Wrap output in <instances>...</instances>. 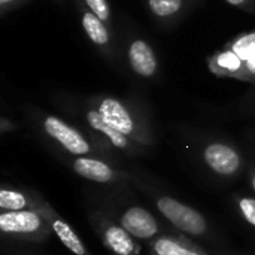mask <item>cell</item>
I'll return each mask as SVG.
<instances>
[{"mask_svg":"<svg viewBox=\"0 0 255 255\" xmlns=\"http://www.w3.org/2000/svg\"><path fill=\"white\" fill-rule=\"evenodd\" d=\"M79 115L84 123L82 126L85 127L84 131L114 160L117 158V155L120 158L121 157L131 158V157H139L145 154L146 151L145 148H142L140 145H137L136 142H133L131 139H128L118 130H115L112 126H109L103 120V117L94 108H91L87 102H84V106H81Z\"/></svg>","mask_w":255,"mask_h":255,"instance_id":"277c9868","label":"cell"},{"mask_svg":"<svg viewBox=\"0 0 255 255\" xmlns=\"http://www.w3.org/2000/svg\"><path fill=\"white\" fill-rule=\"evenodd\" d=\"M88 9H91L100 19H103L109 27L112 22V10L108 0H82Z\"/></svg>","mask_w":255,"mask_h":255,"instance_id":"d6986e66","label":"cell"},{"mask_svg":"<svg viewBox=\"0 0 255 255\" xmlns=\"http://www.w3.org/2000/svg\"><path fill=\"white\" fill-rule=\"evenodd\" d=\"M149 255H152V254H149Z\"/></svg>","mask_w":255,"mask_h":255,"instance_id":"cb8c5ba5","label":"cell"},{"mask_svg":"<svg viewBox=\"0 0 255 255\" xmlns=\"http://www.w3.org/2000/svg\"><path fill=\"white\" fill-rule=\"evenodd\" d=\"M233 203L236 206L238 214L244 218V221L255 229V197L245 194H235Z\"/></svg>","mask_w":255,"mask_h":255,"instance_id":"ac0fdd59","label":"cell"},{"mask_svg":"<svg viewBox=\"0 0 255 255\" xmlns=\"http://www.w3.org/2000/svg\"><path fill=\"white\" fill-rule=\"evenodd\" d=\"M227 1L229 4L235 6V7H239L245 12H255V0H224Z\"/></svg>","mask_w":255,"mask_h":255,"instance_id":"44dd1931","label":"cell"},{"mask_svg":"<svg viewBox=\"0 0 255 255\" xmlns=\"http://www.w3.org/2000/svg\"><path fill=\"white\" fill-rule=\"evenodd\" d=\"M226 46L235 51L242 61V73L239 81L255 84V28L239 33L227 42Z\"/></svg>","mask_w":255,"mask_h":255,"instance_id":"5bb4252c","label":"cell"},{"mask_svg":"<svg viewBox=\"0 0 255 255\" xmlns=\"http://www.w3.org/2000/svg\"><path fill=\"white\" fill-rule=\"evenodd\" d=\"M199 155L206 169L221 178V179H235L245 169V158L239 148L226 140V139H211L202 143Z\"/></svg>","mask_w":255,"mask_h":255,"instance_id":"8992f818","label":"cell"},{"mask_svg":"<svg viewBox=\"0 0 255 255\" xmlns=\"http://www.w3.org/2000/svg\"><path fill=\"white\" fill-rule=\"evenodd\" d=\"M188 0H146L151 15L160 22L176 21L187 9Z\"/></svg>","mask_w":255,"mask_h":255,"instance_id":"e0dca14e","label":"cell"},{"mask_svg":"<svg viewBox=\"0 0 255 255\" xmlns=\"http://www.w3.org/2000/svg\"><path fill=\"white\" fill-rule=\"evenodd\" d=\"M28 1L30 0H0V16H6L7 13L16 10Z\"/></svg>","mask_w":255,"mask_h":255,"instance_id":"ffe728a7","label":"cell"},{"mask_svg":"<svg viewBox=\"0 0 255 255\" xmlns=\"http://www.w3.org/2000/svg\"><path fill=\"white\" fill-rule=\"evenodd\" d=\"M66 164L70 167V170L96 184L103 185H123L128 181H134L133 175L121 170L118 167V163L103 158V157H94V155H85V157H70L66 155L63 158Z\"/></svg>","mask_w":255,"mask_h":255,"instance_id":"ba28073f","label":"cell"},{"mask_svg":"<svg viewBox=\"0 0 255 255\" xmlns=\"http://www.w3.org/2000/svg\"><path fill=\"white\" fill-rule=\"evenodd\" d=\"M85 102L94 108L109 126L142 148L149 149L154 146V127L142 106L109 94H96L88 97Z\"/></svg>","mask_w":255,"mask_h":255,"instance_id":"6da1fadb","label":"cell"},{"mask_svg":"<svg viewBox=\"0 0 255 255\" xmlns=\"http://www.w3.org/2000/svg\"><path fill=\"white\" fill-rule=\"evenodd\" d=\"M0 230L4 236H10L25 242H45L52 233L46 218L39 209L25 211H1Z\"/></svg>","mask_w":255,"mask_h":255,"instance_id":"52a82bcc","label":"cell"},{"mask_svg":"<svg viewBox=\"0 0 255 255\" xmlns=\"http://www.w3.org/2000/svg\"><path fill=\"white\" fill-rule=\"evenodd\" d=\"M103 211L112 215L120 226L136 241L151 242L163 235L158 220L137 203H121L118 199L103 203Z\"/></svg>","mask_w":255,"mask_h":255,"instance_id":"5b68a950","label":"cell"},{"mask_svg":"<svg viewBox=\"0 0 255 255\" xmlns=\"http://www.w3.org/2000/svg\"><path fill=\"white\" fill-rule=\"evenodd\" d=\"M58 1H61V0H58Z\"/></svg>","mask_w":255,"mask_h":255,"instance_id":"603a6c76","label":"cell"},{"mask_svg":"<svg viewBox=\"0 0 255 255\" xmlns=\"http://www.w3.org/2000/svg\"><path fill=\"white\" fill-rule=\"evenodd\" d=\"M88 221L99 236L102 244L112 255H137L139 247L120 223L102 208H91L88 211Z\"/></svg>","mask_w":255,"mask_h":255,"instance_id":"9c48e42d","label":"cell"},{"mask_svg":"<svg viewBox=\"0 0 255 255\" xmlns=\"http://www.w3.org/2000/svg\"><path fill=\"white\" fill-rule=\"evenodd\" d=\"M36 209H39L42 212V215L46 218L52 233L60 239V242L72 253L73 255H91L90 251L87 250V247L84 245V242L81 241V238L76 235V232L52 209V206L42 197L37 194V206Z\"/></svg>","mask_w":255,"mask_h":255,"instance_id":"8fae6325","label":"cell"},{"mask_svg":"<svg viewBox=\"0 0 255 255\" xmlns=\"http://www.w3.org/2000/svg\"><path fill=\"white\" fill-rule=\"evenodd\" d=\"M134 182L139 184L140 187H145L146 193L151 196L155 209L158 211V214L175 229L178 230L181 235H185L191 239H197V241H203L206 242V247L209 251L214 253H221L223 250H220L217 245V238L218 235L212 230L209 221L206 220V217L203 214H200L197 209H194L190 205L182 203L181 200L172 197L170 194L166 193H158L154 188H148L143 182H140L139 179L134 178ZM232 253V251H227Z\"/></svg>","mask_w":255,"mask_h":255,"instance_id":"7a4b0ae2","label":"cell"},{"mask_svg":"<svg viewBox=\"0 0 255 255\" xmlns=\"http://www.w3.org/2000/svg\"><path fill=\"white\" fill-rule=\"evenodd\" d=\"M37 193L28 190H19L15 187L3 185L0 190V208L1 211L16 212L25 209H36Z\"/></svg>","mask_w":255,"mask_h":255,"instance_id":"2e32d148","label":"cell"},{"mask_svg":"<svg viewBox=\"0 0 255 255\" xmlns=\"http://www.w3.org/2000/svg\"><path fill=\"white\" fill-rule=\"evenodd\" d=\"M127 58L130 69L143 79H151L158 72V58L152 46L140 37L128 42Z\"/></svg>","mask_w":255,"mask_h":255,"instance_id":"7c38bea8","label":"cell"},{"mask_svg":"<svg viewBox=\"0 0 255 255\" xmlns=\"http://www.w3.org/2000/svg\"><path fill=\"white\" fill-rule=\"evenodd\" d=\"M39 128L45 137H48L58 149L70 157H103L115 161L106 151H103L85 131L69 124L63 118L51 114H40L37 121ZM118 163V161H115Z\"/></svg>","mask_w":255,"mask_h":255,"instance_id":"3957f363","label":"cell"},{"mask_svg":"<svg viewBox=\"0 0 255 255\" xmlns=\"http://www.w3.org/2000/svg\"><path fill=\"white\" fill-rule=\"evenodd\" d=\"M76 6L81 15L82 28L87 33L88 39L106 57H111L112 55V36H111L109 25L103 19H100L91 9H88L82 0H76Z\"/></svg>","mask_w":255,"mask_h":255,"instance_id":"4fadbf2b","label":"cell"},{"mask_svg":"<svg viewBox=\"0 0 255 255\" xmlns=\"http://www.w3.org/2000/svg\"><path fill=\"white\" fill-rule=\"evenodd\" d=\"M148 251L152 255H239L235 253H214L202 244L185 235L163 233L148 242Z\"/></svg>","mask_w":255,"mask_h":255,"instance_id":"30bf717a","label":"cell"},{"mask_svg":"<svg viewBox=\"0 0 255 255\" xmlns=\"http://www.w3.org/2000/svg\"><path fill=\"white\" fill-rule=\"evenodd\" d=\"M247 178H248V184H250L253 193L255 194V163H251L247 167Z\"/></svg>","mask_w":255,"mask_h":255,"instance_id":"7402d4cb","label":"cell"},{"mask_svg":"<svg viewBox=\"0 0 255 255\" xmlns=\"http://www.w3.org/2000/svg\"><path fill=\"white\" fill-rule=\"evenodd\" d=\"M209 70L221 78H235L239 79L242 73V61L235 51L224 45L223 49L217 51L208 58Z\"/></svg>","mask_w":255,"mask_h":255,"instance_id":"9a60e30c","label":"cell"}]
</instances>
